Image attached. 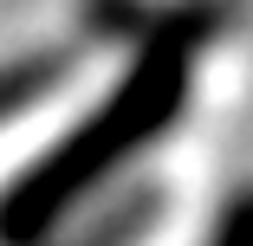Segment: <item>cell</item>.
<instances>
[{"label":"cell","mask_w":253,"mask_h":246,"mask_svg":"<svg viewBox=\"0 0 253 246\" xmlns=\"http://www.w3.org/2000/svg\"><path fill=\"white\" fill-rule=\"evenodd\" d=\"M227 20H234L227 0H175V7L149 13L124 84L72 136H59L33 169H20L0 188V246H39L84 194H97L124 162H136L149 142H163L169 123L188 104L195 59L221 39Z\"/></svg>","instance_id":"6da1fadb"},{"label":"cell","mask_w":253,"mask_h":246,"mask_svg":"<svg viewBox=\"0 0 253 246\" xmlns=\"http://www.w3.org/2000/svg\"><path fill=\"white\" fill-rule=\"evenodd\" d=\"M156 220H163V188H130V194H117V201H104L84 227H72L59 246H143L149 233H156Z\"/></svg>","instance_id":"7a4b0ae2"},{"label":"cell","mask_w":253,"mask_h":246,"mask_svg":"<svg viewBox=\"0 0 253 246\" xmlns=\"http://www.w3.org/2000/svg\"><path fill=\"white\" fill-rule=\"evenodd\" d=\"M72 71V52L65 45H39V52H20V59H0V130H7L20 110H33L39 97H52Z\"/></svg>","instance_id":"3957f363"},{"label":"cell","mask_w":253,"mask_h":246,"mask_svg":"<svg viewBox=\"0 0 253 246\" xmlns=\"http://www.w3.org/2000/svg\"><path fill=\"white\" fill-rule=\"evenodd\" d=\"M78 13H84L91 39H130L136 45L156 7H143V0H78Z\"/></svg>","instance_id":"277c9868"},{"label":"cell","mask_w":253,"mask_h":246,"mask_svg":"<svg viewBox=\"0 0 253 246\" xmlns=\"http://www.w3.org/2000/svg\"><path fill=\"white\" fill-rule=\"evenodd\" d=\"M208 246H253V188L227 194V208H221V220H214Z\"/></svg>","instance_id":"5b68a950"}]
</instances>
